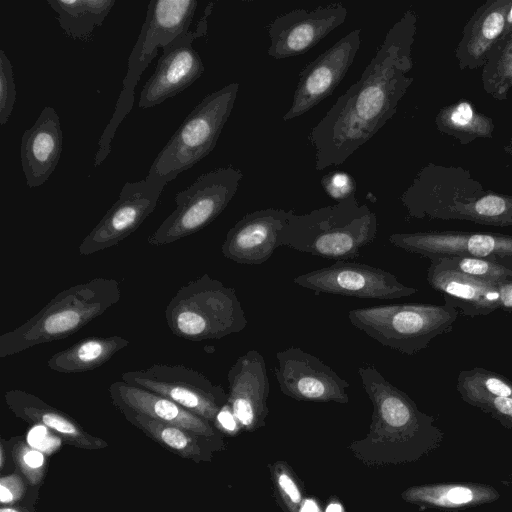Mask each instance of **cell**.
<instances>
[{"instance_id":"1","label":"cell","mask_w":512,"mask_h":512,"mask_svg":"<svg viewBox=\"0 0 512 512\" xmlns=\"http://www.w3.org/2000/svg\"><path fill=\"white\" fill-rule=\"evenodd\" d=\"M417 15L407 10L387 31L357 82L332 105L308 135L315 169L344 163L395 114L414 78L412 45Z\"/></svg>"},{"instance_id":"2","label":"cell","mask_w":512,"mask_h":512,"mask_svg":"<svg viewBox=\"0 0 512 512\" xmlns=\"http://www.w3.org/2000/svg\"><path fill=\"white\" fill-rule=\"evenodd\" d=\"M358 373L373 413L367 435L349 446L357 459L378 466L411 462L440 439L434 419L374 366L360 367Z\"/></svg>"},{"instance_id":"3","label":"cell","mask_w":512,"mask_h":512,"mask_svg":"<svg viewBox=\"0 0 512 512\" xmlns=\"http://www.w3.org/2000/svg\"><path fill=\"white\" fill-rule=\"evenodd\" d=\"M400 200L409 217L512 226V195L485 190L469 170L428 163Z\"/></svg>"},{"instance_id":"4","label":"cell","mask_w":512,"mask_h":512,"mask_svg":"<svg viewBox=\"0 0 512 512\" xmlns=\"http://www.w3.org/2000/svg\"><path fill=\"white\" fill-rule=\"evenodd\" d=\"M120 299V284L112 278L95 277L62 290L24 323L0 335V358L69 337Z\"/></svg>"},{"instance_id":"5","label":"cell","mask_w":512,"mask_h":512,"mask_svg":"<svg viewBox=\"0 0 512 512\" xmlns=\"http://www.w3.org/2000/svg\"><path fill=\"white\" fill-rule=\"evenodd\" d=\"M377 217L360 205L355 193L336 204L297 215L294 211L279 233V245L334 260L359 256L377 234Z\"/></svg>"},{"instance_id":"6","label":"cell","mask_w":512,"mask_h":512,"mask_svg":"<svg viewBox=\"0 0 512 512\" xmlns=\"http://www.w3.org/2000/svg\"><path fill=\"white\" fill-rule=\"evenodd\" d=\"M171 333L189 341L218 340L247 326L234 288L203 274L181 286L165 308Z\"/></svg>"},{"instance_id":"7","label":"cell","mask_w":512,"mask_h":512,"mask_svg":"<svg viewBox=\"0 0 512 512\" xmlns=\"http://www.w3.org/2000/svg\"><path fill=\"white\" fill-rule=\"evenodd\" d=\"M239 84L206 95L187 115L152 162L146 178L167 185L209 155L235 104Z\"/></svg>"},{"instance_id":"8","label":"cell","mask_w":512,"mask_h":512,"mask_svg":"<svg viewBox=\"0 0 512 512\" xmlns=\"http://www.w3.org/2000/svg\"><path fill=\"white\" fill-rule=\"evenodd\" d=\"M459 312L448 305L404 303L356 308L351 324L383 346L413 355L437 336L452 330Z\"/></svg>"},{"instance_id":"9","label":"cell","mask_w":512,"mask_h":512,"mask_svg":"<svg viewBox=\"0 0 512 512\" xmlns=\"http://www.w3.org/2000/svg\"><path fill=\"white\" fill-rule=\"evenodd\" d=\"M243 178L232 165L201 174L175 196V209L148 237L152 246L172 244L213 222L235 196Z\"/></svg>"},{"instance_id":"10","label":"cell","mask_w":512,"mask_h":512,"mask_svg":"<svg viewBox=\"0 0 512 512\" xmlns=\"http://www.w3.org/2000/svg\"><path fill=\"white\" fill-rule=\"evenodd\" d=\"M121 380L161 395L208 422H215L218 412L228 402V394L220 385L183 364L156 363L126 371Z\"/></svg>"},{"instance_id":"11","label":"cell","mask_w":512,"mask_h":512,"mask_svg":"<svg viewBox=\"0 0 512 512\" xmlns=\"http://www.w3.org/2000/svg\"><path fill=\"white\" fill-rule=\"evenodd\" d=\"M293 282L317 293L362 299H397L418 292L416 288L399 282L388 271L346 260H337L330 266L298 275Z\"/></svg>"},{"instance_id":"12","label":"cell","mask_w":512,"mask_h":512,"mask_svg":"<svg viewBox=\"0 0 512 512\" xmlns=\"http://www.w3.org/2000/svg\"><path fill=\"white\" fill-rule=\"evenodd\" d=\"M214 3H209L194 31L181 34L162 48L155 71L143 86L138 107L152 108L172 98L198 80L204 73V64L193 48L195 39L204 37L208 29V17Z\"/></svg>"},{"instance_id":"13","label":"cell","mask_w":512,"mask_h":512,"mask_svg":"<svg viewBox=\"0 0 512 512\" xmlns=\"http://www.w3.org/2000/svg\"><path fill=\"white\" fill-rule=\"evenodd\" d=\"M395 247L427 257L486 259L512 267V235L493 232L425 231L393 233L388 238Z\"/></svg>"},{"instance_id":"14","label":"cell","mask_w":512,"mask_h":512,"mask_svg":"<svg viewBox=\"0 0 512 512\" xmlns=\"http://www.w3.org/2000/svg\"><path fill=\"white\" fill-rule=\"evenodd\" d=\"M165 185L145 178L126 182L118 199L78 247L88 256L118 245L134 233L156 208Z\"/></svg>"},{"instance_id":"15","label":"cell","mask_w":512,"mask_h":512,"mask_svg":"<svg viewBox=\"0 0 512 512\" xmlns=\"http://www.w3.org/2000/svg\"><path fill=\"white\" fill-rule=\"evenodd\" d=\"M280 390L298 401L347 404L349 383L316 356L298 347L276 353Z\"/></svg>"},{"instance_id":"16","label":"cell","mask_w":512,"mask_h":512,"mask_svg":"<svg viewBox=\"0 0 512 512\" xmlns=\"http://www.w3.org/2000/svg\"><path fill=\"white\" fill-rule=\"evenodd\" d=\"M360 32L352 30L302 69L284 121L303 115L332 94L356 57Z\"/></svg>"},{"instance_id":"17","label":"cell","mask_w":512,"mask_h":512,"mask_svg":"<svg viewBox=\"0 0 512 512\" xmlns=\"http://www.w3.org/2000/svg\"><path fill=\"white\" fill-rule=\"evenodd\" d=\"M347 15V8L339 2L310 11L298 8L281 14L268 26L267 53L274 59L304 54L342 25Z\"/></svg>"},{"instance_id":"18","label":"cell","mask_w":512,"mask_h":512,"mask_svg":"<svg viewBox=\"0 0 512 512\" xmlns=\"http://www.w3.org/2000/svg\"><path fill=\"white\" fill-rule=\"evenodd\" d=\"M427 281L448 304L468 317L487 316L497 309L512 313V281L491 282L430 261Z\"/></svg>"},{"instance_id":"19","label":"cell","mask_w":512,"mask_h":512,"mask_svg":"<svg viewBox=\"0 0 512 512\" xmlns=\"http://www.w3.org/2000/svg\"><path fill=\"white\" fill-rule=\"evenodd\" d=\"M228 405L240 427L254 431L265 424L269 413V378L263 356L249 350L239 356L227 374Z\"/></svg>"},{"instance_id":"20","label":"cell","mask_w":512,"mask_h":512,"mask_svg":"<svg viewBox=\"0 0 512 512\" xmlns=\"http://www.w3.org/2000/svg\"><path fill=\"white\" fill-rule=\"evenodd\" d=\"M292 212L266 208L246 214L227 232L222 254L238 264L266 262L280 246L279 233Z\"/></svg>"},{"instance_id":"21","label":"cell","mask_w":512,"mask_h":512,"mask_svg":"<svg viewBox=\"0 0 512 512\" xmlns=\"http://www.w3.org/2000/svg\"><path fill=\"white\" fill-rule=\"evenodd\" d=\"M63 147L60 118L45 106L35 123L21 137V166L29 188L43 185L56 169Z\"/></svg>"},{"instance_id":"22","label":"cell","mask_w":512,"mask_h":512,"mask_svg":"<svg viewBox=\"0 0 512 512\" xmlns=\"http://www.w3.org/2000/svg\"><path fill=\"white\" fill-rule=\"evenodd\" d=\"M108 390L114 404L123 411L145 415L180 427L197 436L215 435L214 429L207 420L161 395L129 385L122 380L111 383Z\"/></svg>"},{"instance_id":"23","label":"cell","mask_w":512,"mask_h":512,"mask_svg":"<svg viewBox=\"0 0 512 512\" xmlns=\"http://www.w3.org/2000/svg\"><path fill=\"white\" fill-rule=\"evenodd\" d=\"M511 1L487 0L470 16L455 48V57L461 70L484 66L490 50L504 32Z\"/></svg>"},{"instance_id":"24","label":"cell","mask_w":512,"mask_h":512,"mask_svg":"<svg viewBox=\"0 0 512 512\" xmlns=\"http://www.w3.org/2000/svg\"><path fill=\"white\" fill-rule=\"evenodd\" d=\"M5 400L10 409L21 418L54 430L76 447L95 449L105 445L100 439L86 433L69 416L33 394L12 389L5 393Z\"/></svg>"},{"instance_id":"25","label":"cell","mask_w":512,"mask_h":512,"mask_svg":"<svg viewBox=\"0 0 512 512\" xmlns=\"http://www.w3.org/2000/svg\"><path fill=\"white\" fill-rule=\"evenodd\" d=\"M410 503L436 508H464L490 503L499 498L495 488L485 484L454 483L413 486L402 493Z\"/></svg>"},{"instance_id":"26","label":"cell","mask_w":512,"mask_h":512,"mask_svg":"<svg viewBox=\"0 0 512 512\" xmlns=\"http://www.w3.org/2000/svg\"><path fill=\"white\" fill-rule=\"evenodd\" d=\"M129 343L128 339L118 335L86 337L53 354L47 366L52 371L65 374L91 371L104 365Z\"/></svg>"},{"instance_id":"27","label":"cell","mask_w":512,"mask_h":512,"mask_svg":"<svg viewBox=\"0 0 512 512\" xmlns=\"http://www.w3.org/2000/svg\"><path fill=\"white\" fill-rule=\"evenodd\" d=\"M57 14L63 33L75 40L88 42L115 5V0H48Z\"/></svg>"},{"instance_id":"28","label":"cell","mask_w":512,"mask_h":512,"mask_svg":"<svg viewBox=\"0 0 512 512\" xmlns=\"http://www.w3.org/2000/svg\"><path fill=\"white\" fill-rule=\"evenodd\" d=\"M435 125L439 132L457 139L462 145L479 138L490 139L495 130L493 119L478 111L467 99L442 107L435 117Z\"/></svg>"},{"instance_id":"29","label":"cell","mask_w":512,"mask_h":512,"mask_svg":"<svg viewBox=\"0 0 512 512\" xmlns=\"http://www.w3.org/2000/svg\"><path fill=\"white\" fill-rule=\"evenodd\" d=\"M481 81L493 99H507L512 89V37L500 38L492 47L482 67Z\"/></svg>"},{"instance_id":"30","label":"cell","mask_w":512,"mask_h":512,"mask_svg":"<svg viewBox=\"0 0 512 512\" xmlns=\"http://www.w3.org/2000/svg\"><path fill=\"white\" fill-rule=\"evenodd\" d=\"M456 390L461 398L472 406L486 398H512V381L497 372L475 367L459 373Z\"/></svg>"},{"instance_id":"31","label":"cell","mask_w":512,"mask_h":512,"mask_svg":"<svg viewBox=\"0 0 512 512\" xmlns=\"http://www.w3.org/2000/svg\"><path fill=\"white\" fill-rule=\"evenodd\" d=\"M135 425L146 434L168 449L180 454L182 457H194L200 455V447L197 445V436L180 427L166 424L145 415L124 411Z\"/></svg>"},{"instance_id":"32","label":"cell","mask_w":512,"mask_h":512,"mask_svg":"<svg viewBox=\"0 0 512 512\" xmlns=\"http://www.w3.org/2000/svg\"><path fill=\"white\" fill-rule=\"evenodd\" d=\"M434 261L451 270L483 280L491 282L512 281V267L490 260L471 257H445Z\"/></svg>"},{"instance_id":"33","label":"cell","mask_w":512,"mask_h":512,"mask_svg":"<svg viewBox=\"0 0 512 512\" xmlns=\"http://www.w3.org/2000/svg\"><path fill=\"white\" fill-rule=\"evenodd\" d=\"M272 478L277 492L288 512H299L303 503L301 490L287 465L277 462L272 467Z\"/></svg>"},{"instance_id":"34","label":"cell","mask_w":512,"mask_h":512,"mask_svg":"<svg viewBox=\"0 0 512 512\" xmlns=\"http://www.w3.org/2000/svg\"><path fill=\"white\" fill-rule=\"evenodd\" d=\"M16 102V85L10 59L0 50V125H5Z\"/></svg>"},{"instance_id":"35","label":"cell","mask_w":512,"mask_h":512,"mask_svg":"<svg viewBox=\"0 0 512 512\" xmlns=\"http://www.w3.org/2000/svg\"><path fill=\"white\" fill-rule=\"evenodd\" d=\"M13 458L30 484L35 485L42 480L45 459L39 450L19 441L14 446Z\"/></svg>"},{"instance_id":"36","label":"cell","mask_w":512,"mask_h":512,"mask_svg":"<svg viewBox=\"0 0 512 512\" xmlns=\"http://www.w3.org/2000/svg\"><path fill=\"white\" fill-rule=\"evenodd\" d=\"M472 406L480 408L498 420L503 426L512 429V398H486L475 402Z\"/></svg>"},{"instance_id":"37","label":"cell","mask_w":512,"mask_h":512,"mask_svg":"<svg viewBox=\"0 0 512 512\" xmlns=\"http://www.w3.org/2000/svg\"><path fill=\"white\" fill-rule=\"evenodd\" d=\"M321 184L326 193L340 201L349 197L354 192V181L349 174L343 172L329 173L322 178Z\"/></svg>"},{"instance_id":"38","label":"cell","mask_w":512,"mask_h":512,"mask_svg":"<svg viewBox=\"0 0 512 512\" xmlns=\"http://www.w3.org/2000/svg\"><path fill=\"white\" fill-rule=\"evenodd\" d=\"M25 493V484L21 477L14 473L0 479V501L2 504H12Z\"/></svg>"},{"instance_id":"39","label":"cell","mask_w":512,"mask_h":512,"mask_svg":"<svg viewBox=\"0 0 512 512\" xmlns=\"http://www.w3.org/2000/svg\"><path fill=\"white\" fill-rule=\"evenodd\" d=\"M28 442L31 447L45 453L53 452L60 445V439L52 435L44 425H37L30 431Z\"/></svg>"},{"instance_id":"40","label":"cell","mask_w":512,"mask_h":512,"mask_svg":"<svg viewBox=\"0 0 512 512\" xmlns=\"http://www.w3.org/2000/svg\"><path fill=\"white\" fill-rule=\"evenodd\" d=\"M215 424L228 434H236L241 428L228 403L218 412Z\"/></svg>"},{"instance_id":"41","label":"cell","mask_w":512,"mask_h":512,"mask_svg":"<svg viewBox=\"0 0 512 512\" xmlns=\"http://www.w3.org/2000/svg\"><path fill=\"white\" fill-rule=\"evenodd\" d=\"M512 37V1L506 14L505 28L501 38Z\"/></svg>"},{"instance_id":"42","label":"cell","mask_w":512,"mask_h":512,"mask_svg":"<svg viewBox=\"0 0 512 512\" xmlns=\"http://www.w3.org/2000/svg\"><path fill=\"white\" fill-rule=\"evenodd\" d=\"M299 512H321L317 502L313 499H305L299 509Z\"/></svg>"},{"instance_id":"43","label":"cell","mask_w":512,"mask_h":512,"mask_svg":"<svg viewBox=\"0 0 512 512\" xmlns=\"http://www.w3.org/2000/svg\"><path fill=\"white\" fill-rule=\"evenodd\" d=\"M325 512H345V511H344V508L341 505V503H339L337 501H332L327 505Z\"/></svg>"},{"instance_id":"44","label":"cell","mask_w":512,"mask_h":512,"mask_svg":"<svg viewBox=\"0 0 512 512\" xmlns=\"http://www.w3.org/2000/svg\"><path fill=\"white\" fill-rule=\"evenodd\" d=\"M504 152L510 157L512 161V138L508 141L507 145L504 147Z\"/></svg>"},{"instance_id":"45","label":"cell","mask_w":512,"mask_h":512,"mask_svg":"<svg viewBox=\"0 0 512 512\" xmlns=\"http://www.w3.org/2000/svg\"><path fill=\"white\" fill-rule=\"evenodd\" d=\"M0 512H28V511L25 509H19V508L3 507L0 509Z\"/></svg>"},{"instance_id":"46","label":"cell","mask_w":512,"mask_h":512,"mask_svg":"<svg viewBox=\"0 0 512 512\" xmlns=\"http://www.w3.org/2000/svg\"><path fill=\"white\" fill-rule=\"evenodd\" d=\"M4 458H5L4 448H3V445H0V468L1 469L4 466Z\"/></svg>"}]
</instances>
